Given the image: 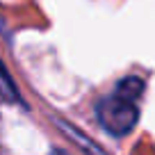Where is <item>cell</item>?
Instances as JSON below:
<instances>
[{
	"label": "cell",
	"instance_id": "cell-1",
	"mask_svg": "<svg viewBox=\"0 0 155 155\" xmlns=\"http://www.w3.org/2000/svg\"><path fill=\"white\" fill-rule=\"evenodd\" d=\"M139 94L141 82L130 78L123 84H119L116 94H112L98 105V119L112 135H126L128 130H132V126L137 123V116H139V110H137Z\"/></svg>",
	"mask_w": 155,
	"mask_h": 155
}]
</instances>
